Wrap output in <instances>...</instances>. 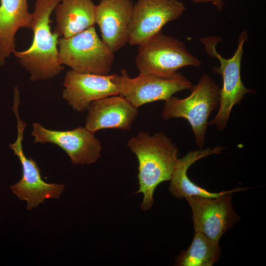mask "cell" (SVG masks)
<instances>
[{"label": "cell", "instance_id": "6da1fadb", "mask_svg": "<svg viewBox=\"0 0 266 266\" xmlns=\"http://www.w3.org/2000/svg\"><path fill=\"white\" fill-rule=\"evenodd\" d=\"M127 146L138 159L139 189L135 193H143L140 207L147 210L153 204L157 186L170 180L178 159V149L163 132L151 135L141 132L130 139Z\"/></svg>", "mask_w": 266, "mask_h": 266}, {"label": "cell", "instance_id": "7a4b0ae2", "mask_svg": "<svg viewBox=\"0 0 266 266\" xmlns=\"http://www.w3.org/2000/svg\"><path fill=\"white\" fill-rule=\"evenodd\" d=\"M61 0H36L31 29L33 39L27 49L13 52L35 81L54 77L64 69L59 59V36L51 31L50 16Z\"/></svg>", "mask_w": 266, "mask_h": 266}, {"label": "cell", "instance_id": "3957f363", "mask_svg": "<svg viewBox=\"0 0 266 266\" xmlns=\"http://www.w3.org/2000/svg\"><path fill=\"white\" fill-rule=\"evenodd\" d=\"M190 90L191 94L185 98L172 96L165 100L162 117L165 120L186 119L196 144L201 148L205 143L208 118L219 107L220 88L209 75L204 74Z\"/></svg>", "mask_w": 266, "mask_h": 266}, {"label": "cell", "instance_id": "277c9868", "mask_svg": "<svg viewBox=\"0 0 266 266\" xmlns=\"http://www.w3.org/2000/svg\"><path fill=\"white\" fill-rule=\"evenodd\" d=\"M248 38L247 31L241 33L237 49L230 59L223 58L216 50L217 44L221 39L220 37L209 36L200 38L206 53L217 59L220 63L219 66L212 68L213 72L220 74L223 79V85L220 90L218 111L208 124V125L216 126L220 131L226 128L234 105L240 102L245 95L254 92L244 85L240 75L243 47Z\"/></svg>", "mask_w": 266, "mask_h": 266}, {"label": "cell", "instance_id": "5b68a950", "mask_svg": "<svg viewBox=\"0 0 266 266\" xmlns=\"http://www.w3.org/2000/svg\"><path fill=\"white\" fill-rule=\"evenodd\" d=\"M59 59L62 65L77 72L108 75L114 53L97 34L94 26L67 38L58 39Z\"/></svg>", "mask_w": 266, "mask_h": 266}, {"label": "cell", "instance_id": "8992f818", "mask_svg": "<svg viewBox=\"0 0 266 266\" xmlns=\"http://www.w3.org/2000/svg\"><path fill=\"white\" fill-rule=\"evenodd\" d=\"M138 49L135 64L139 74L168 77L176 74L180 68L199 67L201 64L182 41L162 32L138 45Z\"/></svg>", "mask_w": 266, "mask_h": 266}, {"label": "cell", "instance_id": "52a82bcc", "mask_svg": "<svg viewBox=\"0 0 266 266\" xmlns=\"http://www.w3.org/2000/svg\"><path fill=\"white\" fill-rule=\"evenodd\" d=\"M19 96L15 95L12 109L17 119V136L15 142L9 144V147L20 160L22 175L20 180L11 186L10 189L20 200L27 201V208L30 210L37 207L39 203H43L46 199L59 198L65 186L63 184L44 181L36 162L25 155L22 142L27 124L19 117Z\"/></svg>", "mask_w": 266, "mask_h": 266}, {"label": "cell", "instance_id": "ba28073f", "mask_svg": "<svg viewBox=\"0 0 266 266\" xmlns=\"http://www.w3.org/2000/svg\"><path fill=\"white\" fill-rule=\"evenodd\" d=\"M113 79L119 95L126 98L136 108L159 100H166L178 92L191 90L193 85L179 72L168 77L139 74L130 77L125 70L121 75L113 74Z\"/></svg>", "mask_w": 266, "mask_h": 266}, {"label": "cell", "instance_id": "9c48e42d", "mask_svg": "<svg viewBox=\"0 0 266 266\" xmlns=\"http://www.w3.org/2000/svg\"><path fill=\"white\" fill-rule=\"evenodd\" d=\"M186 10L179 0H137L128 28V43L139 45L159 33L167 23L178 19Z\"/></svg>", "mask_w": 266, "mask_h": 266}, {"label": "cell", "instance_id": "30bf717a", "mask_svg": "<svg viewBox=\"0 0 266 266\" xmlns=\"http://www.w3.org/2000/svg\"><path fill=\"white\" fill-rule=\"evenodd\" d=\"M232 193L217 198L192 196L186 198L192 211L195 232H200L213 241H219L240 219L231 202Z\"/></svg>", "mask_w": 266, "mask_h": 266}, {"label": "cell", "instance_id": "8fae6325", "mask_svg": "<svg viewBox=\"0 0 266 266\" xmlns=\"http://www.w3.org/2000/svg\"><path fill=\"white\" fill-rule=\"evenodd\" d=\"M34 143H54L64 150L73 165L95 163L101 157V146L94 133L85 127L69 131L51 130L38 123L33 125Z\"/></svg>", "mask_w": 266, "mask_h": 266}, {"label": "cell", "instance_id": "7c38bea8", "mask_svg": "<svg viewBox=\"0 0 266 266\" xmlns=\"http://www.w3.org/2000/svg\"><path fill=\"white\" fill-rule=\"evenodd\" d=\"M112 75L67 71L64 81L63 98L74 110L83 112L92 102L109 96L119 95Z\"/></svg>", "mask_w": 266, "mask_h": 266}, {"label": "cell", "instance_id": "4fadbf2b", "mask_svg": "<svg viewBox=\"0 0 266 266\" xmlns=\"http://www.w3.org/2000/svg\"><path fill=\"white\" fill-rule=\"evenodd\" d=\"M132 0H100L96 5V23L102 40L114 53L128 42Z\"/></svg>", "mask_w": 266, "mask_h": 266}, {"label": "cell", "instance_id": "5bb4252c", "mask_svg": "<svg viewBox=\"0 0 266 266\" xmlns=\"http://www.w3.org/2000/svg\"><path fill=\"white\" fill-rule=\"evenodd\" d=\"M87 110L85 128L93 133L109 128L129 130L138 114L137 108L121 95L94 101Z\"/></svg>", "mask_w": 266, "mask_h": 266}, {"label": "cell", "instance_id": "9a60e30c", "mask_svg": "<svg viewBox=\"0 0 266 266\" xmlns=\"http://www.w3.org/2000/svg\"><path fill=\"white\" fill-rule=\"evenodd\" d=\"M224 147L216 146L213 148L193 150L183 157L178 159L170 179L169 191L173 197L183 199L192 196L207 198H217L228 193H233L244 191L246 188H236L229 191L218 193L210 192L192 181L187 175L188 168L196 162L212 154H220Z\"/></svg>", "mask_w": 266, "mask_h": 266}, {"label": "cell", "instance_id": "2e32d148", "mask_svg": "<svg viewBox=\"0 0 266 266\" xmlns=\"http://www.w3.org/2000/svg\"><path fill=\"white\" fill-rule=\"evenodd\" d=\"M32 20L28 0H0V66L15 50L17 31L21 28L31 29Z\"/></svg>", "mask_w": 266, "mask_h": 266}, {"label": "cell", "instance_id": "e0dca14e", "mask_svg": "<svg viewBox=\"0 0 266 266\" xmlns=\"http://www.w3.org/2000/svg\"><path fill=\"white\" fill-rule=\"evenodd\" d=\"M56 25L53 32L67 38L96 24V5L92 0H61L55 8Z\"/></svg>", "mask_w": 266, "mask_h": 266}, {"label": "cell", "instance_id": "ac0fdd59", "mask_svg": "<svg viewBox=\"0 0 266 266\" xmlns=\"http://www.w3.org/2000/svg\"><path fill=\"white\" fill-rule=\"evenodd\" d=\"M221 255L219 243L201 233L195 232L191 245L176 257L175 263L178 266H212L218 261Z\"/></svg>", "mask_w": 266, "mask_h": 266}, {"label": "cell", "instance_id": "d6986e66", "mask_svg": "<svg viewBox=\"0 0 266 266\" xmlns=\"http://www.w3.org/2000/svg\"><path fill=\"white\" fill-rule=\"evenodd\" d=\"M195 3H211L213 5L218 11H221L223 10L224 2L223 0H191Z\"/></svg>", "mask_w": 266, "mask_h": 266}]
</instances>
